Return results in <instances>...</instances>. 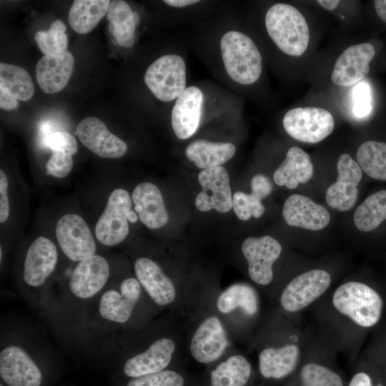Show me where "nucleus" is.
Returning a JSON list of instances; mask_svg holds the SVG:
<instances>
[{"label":"nucleus","mask_w":386,"mask_h":386,"mask_svg":"<svg viewBox=\"0 0 386 386\" xmlns=\"http://www.w3.org/2000/svg\"><path fill=\"white\" fill-rule=\"evenodd\" d=\"M164 3L173 7H184L199 2L197 0H164Z\"/></svg>","instance_id":"de8ad7c7"},{"label":"nucleus","mask_w":386,"mask_h":386,"mask_svg":"<svg viewBox=\"0 0 386 386\" xmlns=\"http://www.w3.org/2000/svg\"><path fill=\"white\" fill-rule=\"evenodd\" d=\"M144 82L152 94L162 102L178 98L186 89V65L176 54L164 55L147 69Z\"/></svg>","instance_id":"9b49d317"},{"label":"nucleus","mask_w":386,"mask_h":386,"mask_svg":"<svg viewBox=\"0 0 386 386\" xmlns=\"http://www.w3.org/2000/svg\"><path fill=\"white\" fill-rule=\"evenodd\" d=\"M131 208L132 199L125 189H117L111 192L95 228L96 237L101 244L114 246L127 237Z\"/></svg>","instance_id":"4468645a"},{"label":"nucleus","mask_w":386,"mask_h":386,"mask_svg":"<svg viewBox=\"0 0 386 386\" xmlns=\"http://www.w3.org/2000/svg\"><path fill=\"white\" fill-rule=\"evenodd\" d=\"M312 332L302 328L300 320L289 318L273 307L265 311L248 344L257 355L260 377L271 382L289 380L300 367Z\"/></svg>","instance_id":"f03ea898"},{"label":"nucleus","mask_w":386,"mask_h":386,"mask_svg":"<svg viewBox=\"0 0 386 386\" xmlns=\"http://www.w3.org/2000/svg\"><path fill=\"white\" fill-rule=\"evenodd\" d=\"M58 254L54 243L45 237H37L29 246L24 264V279L32 287L44 283L55 269Z\"/></svg>","instance_id":"b1692460"},{"label":"nucleus","mask_w":386,"mask_h":386,"mask_svg":"<svg viewBox=\"0 0 386 386\" xmlns=\"http://www.w3.org/2000/svg\"><path fill=\"white\" fill-rule=\"evenodd\" d=\"M352 112L357 118H365L372 110V96L370 85L362 81L357 83L352 90Z\"/></svg>","instance_id":"ea45409f"},{"label":"nucleus","mask_w":386,"mask_h":386,"mask_svg":"<svg viewBox=\"0 0 386 386\" xmlns=\"http://www.w3.org/2000/svg\"><path fill=\"white\" fill-rule=\"evenodd\" d=\"M220 49L228 75L241 84H251L262 72V56L257 46L247 35L237 31L225 33Z\"/></svg>","instance_id":"1a4fd4ad"},{"label":"nucleus","mask_w":386,"mask_h":386,"mask_svg":"<svg viewBox=\"0 0 386 386\" xmlns=\"http://www.w3.org/2000/svg\"><path fill=\"white\" fill-rule=\"evenodd\" d=\"M74 59L66 51L60 55H44L36 66L37 82L46 94H54L67 84L73 72Z\"/></svg>","instance_id":"cd10ccee"},{"label":"nucleus","mask_w":386,"mask_h":386,"mask_svg":"<svg viewBox=\"0 0 386 386\" xmlns=\"http://www.w3.org/2000/svg\"><path fill=\"white\" fill-rule=\"evenodd\" d=\"M355 365L346 386H386L381 367L365 349L355 361Z\"/></svg>","instance_id":"c9c22d12"},{"label":"nucleus","mask_w":386,"mask_h":386,"mask_svg":"<svg viewBox=\"0 0 386 386\" xmlns=\"http://www.w3.org/2000/svg\"><path fill=\"white\" fill-rule=\"evenodd\" d=\"M338 349L326 335L312 332L296 373L289 380L294 386H346L337 367Z\"/></svg>","instance_id":"39448f33"},{"label":"nucleus","mask_w":386,"mask_h":386,"mask_svg":"<svg viewBox=\"0 0 386 386\" xmlns=\"http://www.w3.org/2000/svg\"><path fill=\"white\" fill-rule=\"evenodd\" d=\"M109 274L107 261L94 254L78 263L70 278V290L79 298L91 297L105 285Z\"/></svg>","instance_id":"393cba45"},{"label":"nucleus","mask_w":386,"mask_h":386,"mask_svg":"<svg viewBox=\"0 0 386 386\" xmlns=\"http://www.w3.org/2000/svg\"><path fill=\"white\" fill-rule=\"evenodd\" d=\"M72 155L63 151H52L46 164V174L56 178H63L69 174L73 167Z\"/></svg>","instance_id":"a19ab883"},{"label":"nucleus","mask_w":386,"mask_h":386,"mask_svg":"<svg viewBox=\"0 0 386 386\" xmlns=\"http://www.w3.org/2000/svg\"><path fill=\"white\" fill-rule=\"evenodd\" d=\"M374 6L378 16L386 23V0H375Z\"/></svg>","instance_id":"49530a36"},{"label":"nucleus","mask_w":386,"mask_h":386,"mask_svg":"<svg viewBox=\"0 0 386 386\" xmlns=\"http://www.w3.org/2000/svg\"><path fill=\"white\" fill-rule=\"evenodd\" d=\"M310 310L319 331L355 362L366 337L386 325V290L365 281L347 280Z\"/></svg>","instance_id":"f257e3e1"},{"label":"nucleus","mask_w":386,"mask_h":386,"mask_svg":"<svg viewBox=\"0 0 386 386\" xmlns=\"http://www.w3.org/2000/svg\"><path fill=\"white\" fill-rule=\"evenodd\" d=\"M357 162L369 177L386 181V143L371 140L362 143L357 149Z\"/></svg>","instance_id":"f704fd0d"},{"label":"nucleus","mask_w":386,"mask_h":386,"mask_svg":"<svg viewBox=\"0 0 386 386\" xmlns=\"http://www.w3.org/2000/svg\"><path fill=\"white\" fill-rule=\"evenodd\" d=\"M66 26L60 20L54 21L48 31H36L35 40L44 55H60L66 52L68 38Z\"/></svg>","instance_id":"e433bc0d"},{"label":"nucleus","mask_w":386,"mask_h":386,"mask_svg":"<svg viewBox=\"0 0 386 386\" xmlns=\"http://www.w3.org/2000/svg\"><path fill=\"white\" fill-rule=\"evenodd\" d=\"M215 288L189 289L180 311L184 320L185 348L196 362L213 365L232 349L233 340L215 308Z\"/></svg>","instance_id":"7ed1b4c3"},{"label":"nucleus","mask_w":386,"mask_h":386,"mask_svg":"<svg viewBox=\"0 0 386 386\" xmlns=\"http://www.w3.org/2000/svg\"><path fill=\"white\" fill-rule=\"evenodd\" d=\"M0 375L9 386H40L41 373L26 352L10 346L0 353Z\"/></svg>","instance_id":"aec40b11"},{"label":"nucleus","mask_w":386,"mask_h":386,"mask_svg":"<svg viewBox=\"0 0 386 386\" xmlns=\"http://www.w3.org/2000/svg\"><path fill=\"white\" fill-rule=\"evenodd\" d=\"M57 242L64 254L74 262L94 255L96 244L84 219L75 214L64 215L56 226Z\"/></svg>","instance_id":"2eb2a0df"},{"label":"nucleus","mask_w":386,"mask_h":386,"mask_svg":"<svg viewBox=\"0 0 386 386\" xmlns=\"http://www.w3.org/2000/svg\"><path fill=\"white\" fill-rule=\"evenodd\" d=\"M0 386H3V385H0Z\"/></svg>","instance_id":"864d4df0"},{"label":"nucleus","mask_w":386,"mask_h":386,"mask_svg":"<svg viewBox=\"0 0 386 386\" xmlns=\"http://www.w3.org/2000/svg\"><path fill=\"white\" fill-rule=\"evenodd\" d=\"M9 215V202L8 197V179L5 172L0 170V222L3 223Z\"/></svg>","instance_id":"c03bdc74"},{"label":"nucleus","mask_w":386,"mask_h":386,"mask_svg":"<svg viewBox=\"0 0 386 386\" xmlns=\"http://www.w3.org/2000/svg\"><path fill=\"white\" fill-rule=\"evenodd\" d=\"M287 386H294V385H292V383L291 382L290 380H288V383H287Z\"/></svg>","instance_id":"3c124183"},{"label":"nucleus","mask_w":386,"mask_h":386,"mask_svg":"<svg viewBox=\"0 0 386 386\" xmlns=\"http://www.w3.org/2000/svg\"><path fill=\"white\" fill-rule=\"evenodd\" d=\"M386 220V189L368 196L356 209L354 223L362 232H371Z\"/></svg>","instance_id":"473e14b6"},{"label":"nucleus","mask_w":386,"mask_h":386,"mask_svg":"<svg viewBox=\"0 0 386 386\" xmlns=\"http://www.w3.org/2000/svg\"><path fill=\"white\" fill-rule=\"evenodd\" d=\"M134 269L137 279L152 302L179 315L185 292L178 288L162 268L149 258L139 257L135 261Z\"/></svg>","instance_id":"9d476101"},{"label":"nucleus","mask_w":386,"mask_h":386,"mask_svg":"<svg viewBox=\"0 0 386 386\" xmlns=\"http://www.w3.org/2000/svg\"><path fill=\"white\" fill-rule=\"evenodd\" d=\"M204 96L197 86L187 87L177 98L172 112V126L180 139L191 137L197 130L202 113Z\"/></svg>","instance_id":"5701e85b"},{"label":"nucleus","mask_w":386,"mask_h":386,"mask_svg":"<svg viewBox=\"0 0 386 386\" xmlns=\"http://www.w3.org/2000/svg\"><path fill=\"white\" fill-rule=\"evenodd\" d=\"M141 295L138 279L127 278L120 285V293L112 290L103 294L99 302V313L105 320L125 323L129 320Z\"/></svg>","instance_id":"412c9836"},{"label":"nucleus","mask_w":386,"mask_h":386,"mask_svg":"<svg viewBox=\"0 0 386 386\" xmlns=\"http://www.w3.org/2000/svg\"><path fill=\"white\" fill-rule=\"evenodd\" d=\"M268 34L284 54L300 56L307 50L310 31L303 14L295 6L284 3L272 6L265 16Z\"/></svg>","instance_id":"0eeeda50"},{"label":"nucleus","mask_w":386,"mask_h":386,"mask_svg":"<svg viewBox=\"0 0 386 386\" xmlns=\"http://www.w3.org/2000/svg\"><path fill=\"white\" fill-rule=\"evenodd\" d=\"M337 169V179L327 189L325 198L330 207L345 212L351 209L357 202V185L362 178V170L347 153L340 156Z\"/></svg>","instance_id":"dca6fc26"},{"label":"nucleus","mask_w":386,"mask_h":386,"mask_svg":"<svg viewBox=\"0 0 386 386\" xmlns=\"http://www.w3.org/2000/svg\"><path fill=\"white\" fill-rule=\"evenodd\" d=\"M375 54L370 43L347 47L337 59L331 74L332 82L342 87L360 81L370 71V62Z\"/></svg>","instance_id":"a211bd4d"},{"label":"nucleus","mask_w":386,"mask_h":386,"mask_svg":"<svg viewBox=\"0 0 386 386\" xmlns=\"http://www.w3.org/2000/svg\"><path fill=\"white\" fill-rule=\"evenodd\" d=\"M202 187L196 197L195 205L201 212L212 209L226 213L232 207V196L229 177L226 169L222 166L203 169L198 175Z\"/></svg>","instance_id":"f3484780"},{"label":"nucleus","mask_w":386,"mask_h":386,"mask_svg":"<svg viewBox=\"0 0 386 386\" xmlns=\"http://www.w3.org/2000/svg\"><path fill=\"white\" fill-rule=\"evenodd\" d=\"M18 100L11 95L0 89V107L6 110H12L17 107Z\"/></svg>","instance_id":"a18cd8bd"},{"label":"nucleus","mask_w":386,"mask_h":386,"mask_svg":"<svg viewBox=\"0 0 386 386\" xmlns=\"http://www.w3.org/2000/svg\"><path fill=\"white\" fill-rule=\"evenodd\" d=\"M247 263L249 279L257 286L267 287L274 280V264L282 254L280 243L272 237H248L241 246Z\"/></svg>","instance_id":"ddd939ff"},{"label":"nucleus","mask_w":386,"mask_h":386,"mask_svg":"<svg viewBox=\"0 0 386 386\" xmlns=\"http://www.w3.org/2000/svg\"><path fill=\"white\" fill-rule=\"evenodd\" d=\"M1 258H2V249L1 248L0 249V259H1Z\"/></svg>","instance_id":"603ef678"},{"label":"nucleus","mask_w":386,"mask_h":386,"mask_svg":"<svg viewBox=\"0 0 386 386\" xmlns=\"http://www.w3.org/2000/svg\"><path fill=\"white\" fill-rule=\"evenodd\" d=\"M209 375V386H249L254 370L249 359L240 352L232 349L213 364Z\"/></svg>","instance_id":"a878e982"},{"label":"nucleus","mask_w":386,"mask_h":386,"mask_svg":"<svg viewBox=\"0 0 386 386\" xmlns=\"http://www.w3.org/2000/svg\"><path fill=\"white\" fill-rule=\"evenodd\" d=\"M236 148L228 142H212L206 140L192 142L186 149L187 157L203 169L220 167L234 155Z\"/></svg>","instance_id":"7c9ffc66"},{"label":"nucleus","mask_w":386,"mask_h":386,"mask_svg":"<svg viewBox=\"0 0 386 386\" xmlns=\"http://www.w3.org/2000/svg\"><path fill=\"white\" fill-rule=\"evenodd\" d=\"M317 2L322 7L330 11L335 9L340 4V1L337 0H320Z\"/></svg>","instance_id":"09e8293b"},{"label":"nucleus","mask_w":386,"mask_h":386,"mask_svg":"<svg viewBox=\"0 0 386 386\" xmlns=\"http://www.w3.org/2000/svg\"><path fill=\"white\" fill-rule=\"evenodd\" d=\"M52 151H63L74 154L77 152V143L74 137L66 132H56L50 134L44 141Z\"/></svg>","instance_id":"79ce46f5"},{"label":"nucleus","mask_w":386,"mask_h":386,"mask_svg":"<svg viewBox=\"0 0 386 386\" xmlns=\"http://www.w3.org/2000/svg\"><path fill=\"white\" fill-rule=\"evenodd\" d=\"M137 219H138V217L137 216V214L134 213V212L131 210L129 213V217H128L129 221L134 223L137 221Z\"/></svg>","instance_id":"8fccbe9b"},{"label":"nucleus","mask_w":386,"mask_h":386,"mask_svg":"<svg viewBox=\"0 0 386 386\" xmlns=\"http://www.w3.org/2000/svg\"><path fill=\"white\" fill-rule=\"evenodd\" d=\"M215 308L233 342L247 345L265 313L258 290L247 282L234 283L219 291Z\"/></svg>","instance_id":"20e7f679"},{"label":"nucleus","mask_w":386,"mask_h":386,"mask_svg":"<svg viewBox=\"0 0 386 386\" xmlns=\"http://www.w3.org/2000/svg\"><path fill=\"white\" fill-rule=\"evenodd\" d=\"M314 168L309 154L298 147H290L282 164L273 174L275 184L295 189L299 183H306L312 177Z\"/></svg>","instance_id":"c85d7f7f"},{"label":"nucleus","mask_w":386,"mask_h":386,"mask_svg":"<svg viewBox=\"0 0 386 386\" xmlns=\"http://www.w3.org/2000/svg\"><path fill=\"white\" fill-rule=\"evenodd\" d=\"M75 134L86 148L103 158H120L127 151V144L111 133L96 117L82 119L76 127Z\"/></svg>","instance_id":"6ab92c4d"},{"label":"nucleus","mask_w":386,"mask_h":386,"mask_svg":"<svg viewBox=\"0 0 386 386\" xmlns=\"http://www.w3.org/2000/svg\"><path fill=\"white\" fill-rule=\"evenodd\" d=\"M331 274L322 268H313L292 278L277 289L269 298L272 307L289 318L300 320L302 314L310 309L331 290Z\"/></svg>","instance_id":"423d86ee"},{"label":"nucleus","mask_w":386,"mask_h":386,"mask_svg":"<svg viewBox=\"0 0 386 386\" xmlns=\"http://www.w3.org/2000/svg\"><path fill=\"white\" fill-rule=\"evenodd\" d=\"M282 124L287 133L295 139L317 143L332 133L335 120L332 114L325 109L296 107L287 112Z\"/></svg>","instance_id":"f8f14e48"},{"label":"nucleus","mask_w":386,"mask_h":386,"mask_svg":"<svg viewBox=\"0 0 386 386\" xmlns=\"http://www.w3.org/2000/svg\"><path fill=\"white\" fill-rule=\"evenodd\" d=\"M187 378L183 373L174 368L132 378L127 386H187Z\"/></svg>","instance_id":"4c0bfd02"},{"label":"nucleus","mask_w":386,"mask_h":386,"mask_svg":"<svg viewBox=\"0 0 386 386\" xmlns=\"http://www.w3.org/2000/svg\"><path fill=\"white\" fill-rule=\"evenodd\" d=\"M107 17L109 30L117 42L122 46L129 48L135 40V29L140 16L133 11L128 3L122 0L109 1Z\"/></svg>","instance_id":"c756f323"},{"label":"nucleus","mask_w":386,"mask_h":386,"mask_svg":"<svg viewBox=\"0 0 386 386\" xmlns=\"http://www.w3.org/2000/svg\"><path fill=\"white\" fill-rule=\"evenodd\" d=\"M251 194L261 200L267 197L272 191L271 181L264 174L254 175L251 180Z\"/></svg>","instance_id":"37998d69"},{"label":"nucleus","mask_w":386,"mask_h":386,"mask_svg":"<svg viewBox=\"0 0 386 386\" xmlns=\"http://www.w3.org/2000/svg\"><path fill=\"white\" fill-rule=\"evenodd\" d=\"M108 0H75L69 13L71 27L79 34L92 31L107 13Z\"/></svg>","instance_id":"2f4dec72"},{"label":"nucleus","mask_w":386,"mask_h":386,"mask_svg":"<svg viewBox=\"0 0 386 386\" xmlns=\"http://www.w3.org/2000/svg\"><path fill=\"white\" fill-rule=\"evenodd\" d=\"M0 89L20 101L29 100L34 93L31 77L25 69L3 62L0 64Z\"/></svg>","instance_id":"72a5a7b5"},{"label":"nucleus","mask_w":386,"mask_h":386,"mask_svg":"<svg viewBox=\"0 0 386 386\" xmlns=\"http://www.w3.org/2000/svg\"><path fill=\"white\" fill-rule=\"evenodd\" d=\"M141 222L151 229H159L168 221V213L159 189L151 182L135 187L132 196Z\"/></svg>","instance_id":"bb28decb"},{"label":"nucleus","mask_w":386,"mask_h":386,"mask_svg":"<svg viewBox=\"0 0 386 386\" xmlns=\"http://www.w3.org/2000/svg\"><path fill=\"white\" fill-rule=\"evenodd\" d=\"M282 214L288 225L312 231L324 229L330 222L326 208L299 194H294L285 200Z\"/></svg>","instance_id":"4be33fe9"},{"label":"nucleus","mask_w":386,"mask_h":386,"mask_svg":"<svg viewBox=\"0 0 386 386\" xmlns=\"http://www.w3.org/2000/svg\"><path fill=\"white\" fill-rule=\"evenodd\" d=\"M176 324L164 335L152 341L144 350L127 360L124 374L132 378L163 371L175 364L185 346L183 332Z\"/></svg>","instance_id":"6e6552de"},{"label":"nucleus","mask_w":386,"mask_h":386,"mask_svg":"<svg viewBox=\"0 0 386 386\" xmlns=\"http://www.w3.org/2000/svg\"><path fill=\"white\" fill-rule=\"evenodd\" d=\"M232 207L237 217L247 221L252 216L259 218L264 212V207L261 199L252 194L237 192L232 197Z\"/></svg>","instance_id":"58836bf2"}]
</instances>
